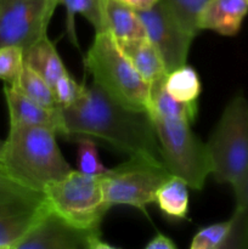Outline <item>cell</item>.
I'll return each instance as SVG.
<instances>
[{"label": "cell", "instance_id": "7a4b0ae2", "mask_svg": "<svg viewBox=\"0 0 248 249\" xmlns=\"http://www.w3.org/2000/svg\"><path fill=\"white\" fill-rule=\"evenodd\" d=\"M56 135L44 126L10 125L0 152V172L40 191L65 178L73 169L61 153Z\"/></svg>", "mask_w": 248, "mask_h": 249}, {"label": "cell", "instance_id": "4fadbf2b", "mask_svg": "<svg viewBox=\"0 0 248 249\" xmlns=\"http://www.w3.org/2000/svg\"><path fill=\"white\" fill-rule=\"evenodd\" d=\"M248 14V0H208L198 16L199 32L212 31L224 36L240 32Z\"/></svg>", "mask_w": 248, "mask_h": 249}, {"label": "cell", "instance_id": "4316f807", "mask_svg": "<svg viewBox=\"0 0 248 249\" xmlns=\"http://www.w3.org/2000/svg\"><path fill=\"white\" fill-rule=\"evenodd\" d=\"M84 89L85 84H79L75 82L68 72L63 74L53 87L56 102L61 108L70 107L77 102L78 99L82 96Z\"/></svg>", "mask_w": 248, "mask_h": 249}, {"label": "cell", "instance_id": "5bb4252c", "mask_svg": "<svg viewBox=\"0 0 248 249\" xmlns=\"http://www.w3.org/2000/svg\"><path fill=\"white\" fill-rule=\"evenodd\" d=\"M102 24L117 41L146 36L138 12L118 0H102Z\"/></svg>", "mask_w": 248, "mask_h": 249}, {"label": "cell", "instance_id": "7402d4cb", "mask_svg": "<svg viewBox=\"0 0 248 249\" xmlns=\"http://www.w3.org/2000/svg\"><path fill=\"white\" fill-rule=\"evenodd\" d=\"M14 87L23 92L27 97L46 108H60L56 102L53 88L40 74H38L35 71H33L27 65L23 66V70Z\"/></svg>", "mask_w": 248, "mask_h": 249}, {"label": "cell", "instance_id": "484cf974", "mask_svg": "<svg viewBox=\"0 0 248 249\" xmlns=\"http://www.w3.org/2000/svg\"><path fill=\"white\" fill-rule=\"evenodd\" d=\"M24 66V51L19 46L0 48V79L6 84H16Z\"/></svg>", "mask_w": 248, "mask_h": 249}, {"label": "cell", "instance_id": "9c48e42d", "mask_svg": "<svg viewBox=\"0 0 248 249\" xmlns=\"http://www.w3.org/2000/svg\"><path fill=\"white\" fill-rule=\"evenodd\" d=\"M53 0H0V48L28 49L43 36L56 9Z\"/></svg>", "mask_w": 248, "mask_h": 249}, {"label": "cell", "instance_id": "8992f818", "mask_svg": "<svg viewBox=\"0 0 248 249\" xmlns=\"http://www.w3.org/2000/svg\"><path fill=\"white\" fill-rule=\"evenodd\" d=\"M50 211L72 225L87 231H100L111 208L106 201L102 177L72 170L44 190Z\"/></svg>", "mask_w": 248, "mask_h": 249}, {"label": "cell", "instance_id": "9a60e30c", "mask_svg": "<svg viewBox=\"0 0 248 249\" xmlns=\"http://www.w3.org/2000/svg\"><path fill=\"white\" fill-rule=\"evenodd\" d=\"M117 43L139 74L150 84L168 74L159 53L147 36Z\"/></svg>", "mask_w": 248, "mask_h": 249}, {"label": "cell", "instance_id": "277c9868", "mask_svg": "<svg viewBox=\"0 0 248 249\" xmlns=\"http://www.w3.org/2000/svg\"><path fill=\"white\" fill-rule=\"evenodd\" d=\"M211 177L233 186L248 172V100L236 95L226 105L206 142Z\"/></svg>", "mask_w": 248, "mask_h": 249}, {"label": "cell", "instance_id": "6da1fadb", "mask_svg": "<svg viewBox=\"0 0 248 249\" xmlns=\"http://www.w3.org/2000/svg\"><path fill=\"white\" fill-rule=\"evenodd\" d=\"M65 138L88 136L104 141L129 158H146L164 164L155 125L147 112L114 101L92 83L70 107L61 108Z\"/></svg>", "mask_w": 248, "mask_h": 249}, {"label": "cell", "instance_id": "83f0119b", "mask_svg": "<svg viewBox=\"0 0 248 249\" xmlns=\"http://www.w3.org/2000/svg\"><path fill=\"white\" fill-rule=\"evenodd\" d=\"M146 249H177V245L174 241L163 233H157L155 237L148 241L145 246Z\"/></svg>", "mask_w": 248, "mask_h": 249}, {"label": "cell", "instance_id": "cb8c5ba5", "mask_svg": "<svg viewBox=\"0 0 248 249\" xmlns=\"http://www.w3.org/2000/svg\"><path fill=\"white\" fill-rule=\"evenodd\" d=\"M182 26L196 36L199 33L197 21L208 0H162Z\"/></svg>", "mask_w": 248, "mask_h": 249}, {"label": "cell", "instance_id": "d4e9b609", "mask_svg": "<svg viewBox=\"0 0 248 249\" xmlns=\"http://www.w3.org/2000/svg\"><path fill=\"white\" fill-rule=\"evenodd\" d=\"M78 142V168L79 172L89 175L102 177L109 172V168H106L101 163L99 152L96 148V142L88 136H79Z\"/></svg>", "mask_w": 248, "mask_h": 249}, {"label": "cell", "instance_id": "2e32d148", "mask_svg": "<svg viewBox=\"0 0 248 249\" xmlns=\"http://www.w3.org/2000/svg\"><path fill=\"white\" fill-rule=\"evenodd\" d=\"M24 65L40 74L51 88L67 73L55 45L48 36L40 38L24 50Z\"/></svg>", "mask_w": 248, "mask_h": 249}, {"label": "cell", "instance_id": "30bf717a", "mask_svg": "<svg viewBox=\"0 0 248 249\" xmlns=\"http://www.w3.org/2000/svg\"><path fill=\"white\" fill-rule=\"evenodd\" d=\"M136 12L142 21L146 36L159 53L167 73L186 65L195 36L182 26L167 5L158 0L150 9Z\"/></svg>", "mask_w": 248, "mask_h": 249}, {"label": "cell", "instance_id": "5b68a950", "mask_svg": "<svg viewBox=\"0 0 248 249\" xmlns=\"http://www.w3.org/2000/svg\"><path fill=\"white\" fill-rule=\"evenodd\" d=\"M150 114L155 125L165 168L173 177L184 180L190 189L201 191L208 177L211 164L206 142L191 130V123L182 119Z\"/></svg>", "mask_w": 248, "mask_h": 249}, {"label": "cell", "instance_id": "44dd1931", "mask_svg": "<svg viewBox=\"0 0 248 249\" xmlns=\"http://www.w3.org/2000/svg\"><path fill=\"white\" fill-rule=\"evenodd\" d=\"M236 198L233 230L228 248H248V172L232 186Z\"/></svg>", "mask_w": 248, "mask_h": 249}, {"label": "cell", "instance_id": "3957f363", "mask_svg": "<svg viewBox=\"0 0 248 249\" xmlns=\"http://www.w3.org/2000/svg\"><path fill=\"white\" fill-rule=\"evenodd\" d=\"M84 63L95 84L114 101L148 113L151 84L139 74L108 32H95Z\"/></svg>", "mask_w": 248, "mask_h": 249}, {"label": "cell", "instance_id": "d6986e66", "mask_svg": "<svg viewBox=\"0 0 248 249\" xmlns=\"http://www.w3.org/2000/svg\"><path fill=\"white\" fill-rule=\"evenodd\" d=\"M165 88L167 91L179 102L197 104L202 84L196 70L186 63L165 75Z\"/></svg>", "mask_w": 248, "mask_h": 249}, {"label": "cell", "instance_id": "ac0fdd59", "mask_svg": "<svg viewBox=\"0 0 248 249\" xmlns=\"http://www.w3.org/2000/svg\"><path fill=\"white\" fill-rule=\"evenodd\" d=\"M189 185L177 177H170L158 189L155 203L167 218L184 220L189 212Z\"/></svg>", "mask_w": 248, "mask_h": 249}, {"label": "cell", "instance_id": "ba28073f", "mask_svg": "<svg viewBox=\"0 0 248 249\" xmlns=\"http://www.w3.org/2000/svg\"><path fill=\"white\" fill-rule=\"evenodd\" d=\"M49 212L45 192L0 172V249H16Z\"/></svg>", "mask_w": 248, "mask_h": 249}, {"label": "cell", "instance_id": "7c38bea8", "mask_svg": "<svg viewBox=\"0 0 248 249\" xmlns=\"http://www.w3.org/2000/svg\"><path fill=\"white\" fill-rule=\"evenodd\" d=\"M4 95L9 108L10 125L44 126L62 135L63 121L61 107L55 109L46 108L10 84L4 85Z\"/></svg>", "mask_w": 248, "mask_h": 249}, {"label": "cell", "instance_id": "ffe728a7", "mask_svg": "<svg viewBox=\"0 0 248 249\" xmlns=\"http://www.w3.org/2000/svg\"><path fill=\"white\" fill-rule=\"evenodd\" d=\"M56 6L62 5L67 11V21L66 29L71 41L77 48V34H75V15H80L88 19L90 24L94 27L95 32L104 31L102 24V0H53Z\"/></svg>", "mask_w": 248, "mask_h": 249}, {"label": "cell", "instance_id": "f1b7e54d", "mask_svg": "<svg viewBox=\"0 0 248 249\" xmlns=\"http://www.w3.org/2000/svg\"><path fill=\"white\" fill-rule=\"evenodd\" d=\"M118 1L123 2L135 11H141V10H147L152 7L153 5L157 4L158 0H118Z\"/></svg>", "mask_w": 248, "mask_h": 249}, {"label": "cell", "instance_id": "f546056e", "mask_svg": "<svg viewBox=\"0 0 248 249\" xmlns=\"http://www.w3.org/2000/svg\"><path fill=\"white\" fill-rule=\"evenodd\" d=\"M2 146H4V141L0 140V152H1V150H2Z\"/></svg>", "mask_w": 248, "mask_h": 249}, {"label": "cell", "instance_id": "8fae6325", "mask_svg": "<svg viewBox=\"0 0 248 249\" xmlns=\"http://www.w3.org/2000/svg\"><path fill=\"white\" fill-rule=\"evenodd\" d=\"M101 231H87L72 225L50 211L19 241L16 249H109Z\"/></svg>", "mask_w": 248, "mask_h": 249}, {"label": "cell", "instance_id": "e0dca14e", "mask_svg": "<svg viewBox=\"0 0 248 249\" xmlns=\"http://www.w3.org/2000/svg\"><path fill=\"white\" fill-rule=\"evenodd\" d=\"M197 104H182L167 91L165 77L151 83L148 113H155L165 118L182 119L192 124L197 117Z\"/></svg>", "mask_w": 248, "mask_h": 249}, {"label": "cell", "instance_id": "52a82bcc", "mask_svg": "<svg viewBox=\"0 0 248 249\" xmlns=\"http://www.w3.org/2000/svg\"><path fill=\"white\" fill-rule=\"evenodd\" d=\"M172 177L164 164L146 158H129L128 162L102 175L105 197L109 206H130L146 214L155 203L158 189Z\"/></svg>", "mask_w": 248, "mask_h": 249}, {"label": "cell", "instance_id": "603a6c76", "mask_svg": "<svg viewBox=\"0 0 248 249\" xmlns=\"http://www.w3.org/2000/svg\"><path fill=\"white\" fill-rule=\"evenodd\" d=\"M233 230V218L221 223L212 224L199 229L194 236L190 248L191 249H221L228 248Z\"/></svg>", "mask_w": 248, "mask_h": 249}]
</instances>
